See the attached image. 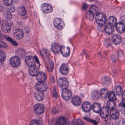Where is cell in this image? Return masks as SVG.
Masks as SVG:
<instances>
[{"instance_id": "cell-1", "label": "cell", "mask_w": 125, "mask_h": 125, "mask_svg": "<svg viewBox=\"0 0 125 125\" xmlns=\"http://www.w3.org/2000/svg\"><path fill=\"white\" fill-rule=\"evenodd\" d=\"M96 22L100 26L104 25L107 22L106 16L102 13H99L97 14L96 16Z\"/></svg>"}, {"instance_id": "cell-2", "label": "cell", "mask_w": 125, "mask_h": 125, "mask_svg": "<svg viewBox=\"0 0 125 125\" xmlns=\"http://www.w3.org/2000/svg\"><path fill=\"white\" fill-rule=\"evenodd\" d=\"M54 26L57 29L61 30L65 27V24L63 20L61 18H55L53 21Z\"/></svg>"}, {"instance_id": "cell-3", "label": "cell", "mask_w": 125, "mask_h": 125, "mask_svg": "<svg viewBox=\"0 0 125 125\" xmlns=\"http://www.w3.org/2000/svg\"><path fill=\"white\" fill-rule=\"evenodd\" d=\"M35 88L38 91L43 92L47 90L48 86L44 82H39L36 84Z\"/></svg>"}, {"instance_id": "cell-4", "label": "cell", "mask_w": 125, "mask_h": 125, "mask_svg": "<svg viewBox=\"0 0 125 125\" xmlns=\"http://www.w3.org/2000/svg\"><path fill=\"white\" fill-rule=\"evenodd\" d=\"M58 84L60 87L62 89H67L69 86V82L68 79L65 77H61L58 80Z\"/></svg>"}, {"instance_id": "cell-5", "label": "cell", "mask_w": 125, "mask_h": 125, "mask_svg": "<svg viewBox=\"0 0 125 125\" xmlns=\"http://www.w3.org/2000/svg\"><path fill=\"white\" fill-rule=\"evenodd\" d=\"M41 9L44 13L46 14L52 13L53 11V8L52 6L48 3L42 4L41 6Z\"/></svg>"}, {"instance_id": "cell-6", "label": "cell", "mask_w": 125, "mask_h": 125, "mask_svg": "<svg viewBox=\"0 0 125 125\" xmlns=\"http://www.w3.org/2000/svg\"><path fill=\"white\" fill-rule=\"evenodd\" d=\"M38 61L36 58L32 56H28L25 58V62L27 65L29 67L36 65Z\"/></svg>"}, {"instance_id": "cell-7", "label": "cell", "mask_w": 125, "mask_h": 125, "mask_svg": "<svg viewBox=\"0 0 125 125\" xmlns=\"http://www.w3.org/2000/svg\"><path fill=\"white\" fill-rule=\"evenodd\" d=\"M34 109L36 114L40 115L43 113L45 110V107L42 104H38L35 105Z\"/></svg>"}, {"instance_id": "cell-8", "label": "cell", "mask_w": 125, "mask_h": 125, "mask_svg": "<svg viewBox=\"0 0 125 125\" xmlns=\"http://www.w3.org/2000/svg\"><path fill=\"white\" fill-rule=\"evenodd\" d=\"M10 62L12 66L16 67L20 65L21 64V60L18 56H14L10 58Z\"/></svg>"}, {"instance_id": "cell-9", "label": "cell", "mask_w": 125, "mask_h": 125, "mask_svg": "<svg viewBox=\"0 0 125 125\" xmlns=\"http://www.w3.org/2000/svg\"><path fill=\"white\" fill-rule=\"evenodd\" d=\"M28 72L31 76H36L39 73V67L36 65L30 66L28 69Z\"/></svg>"}, {"instance_id": "cell-10", "label": "cell", "mask_w": 125, "mask_h": 125, "mask_svg": "<svg viewBox=\"0 0 125 125\" xmlns=\"http://www.w3.org/2000/svg\"><path fill=\"white\" fill-rule=\"evenodd\" d=\"M61 54L63 57H67L70 54V50L68 47H66L64 45H62L60 48Z\"/></svg>"}, {"instance_id": "cell-11", "label": "cell", "mask_w": 125, "mask_h": 125, "mask_svg": "<svg viewBox=\"0 0 125 125\" xmlns=\"http://www.w3.org/2000/svg\"><path fill=\"white\" fill-rule=\"evenodd\" d=\"M71 92V91L67 89L63 90L62 93V96L63 98L66 101L68 100L72 96Z\"/></svg>"}, {"instance_id": "cell-12", "label": "cell", "mask_w": 125, "mask_h": 125, "mask_svg": "<svg viewBox=\"0 0 125 125\" xmlns=\"http://www.w3.org/2000/svg\"><path fill=\"white\" fill-rule=\"evenodd\" d=\"M100 115L103 118H106L109 115V109L106 107H104L100 111Z\"/></svg>"}, {"instance_id": "cell-13", "label": "cell", "mask_w": 125, "mask_h": 125, "mask_svg": "<svg viewBox=\"0 0 125 125\" xmlns=\"http://www.w3.org/2000/svg\"><path fill=\"white\" fill-rule=\"evenodd\" d=\"M14 35L16 39L21 40L24 37V33L20 29H17L14 33Z\"/></svg>"}, {"instance_id": "cell-14", "label": "cell", "mask_w": 125, "mask_h": 125, "mask_svg": "<svg viewBox=\"0 0 125 125\" xmlns=\"http://www.w3.org/2000/svg\"><path fill=\"white\" fill-rule=\"evenodd\" d=\"M69 123L68 118L65 117H62L58 119L56 123V125H66L68 124Z\"/></svg>"}, {"instance_id": "cell-15", "label": "cell", "mask_w": 125, "mask_h": 125, "mask_svg": "<svg viewBox=\"0 0 125 125\" xmlns=\"http://www.w3.org/2000/svg\"><path fill=\"white\" fill-rule=\"evenodd\" d=\"M37 80L39 82H45L47 80L46 74L43 72H39L36 76Z\"/></svg>"}, {"instance_id": "cell-16", "label": "cell", "mask_w": 125, "mask_h": 125, "mask_svg": "<svg viewBox=\"0 0 125 125\" xmlns=\"http://www.w3.org/2000/svg\"><path fill=\"white\" fill-rule=\"evenodd\" d=\"M60 71L63 75L67 74L69 71V68L68 65L65 63L62 64L60 68Z\"/></svg>"}, {"instance_id": "cell-17", "label": "cell", "mask_w": 125, "mask_h": 125, "mask_svg": "<svg viewBox=\"0 0 125 125\" xmlns=\"http://www.w3.org/2000/svg\"><path fill=\"white\" fill-rule=\"evenodd\" d=\"M120 114L118 110L115 109L111 110L110 112V116L111 118L114 120L117 119L119 118Z\"/></svg>"}, {"instance_id": "cell-18", "label": "cell", "mask_w": 125, "mask_h": 125, "mask_svg": "<svg viewBox=\"0 0 125 125\" xmlns=\"http://www.w3.org/2000/svg\"><path fill=\"white\" fill-rule=\"evenodd\" d=\"M112 40L113 43L116 45L119 44L121 41V38L120 36L117 34H115L113 36Z\"/></svg>"}, {"instance_id": "cell-19", "label": "cell", "mask_w": 125, "mask_h": 125, "mask_svg": "<svg viewBox=\"0 0 125 125\" xmlns=\"http://www.w3.org/2000/svg\"><path fill=\"white\" fill-rule=\"evenodd\" d=\"M92 108L91 104L90 102H85L83 104L82 108L84 111L86 112L90 111Z\"/></svg>"}, {"instance_id": "cell-20", "label": "cell", "mask_w": 125, "mask_h": 125, "mask_svg": "<svg viewBox=\"0 0 125 125\" xmlns=\"http://www.w3.org/2000/svg\"><path fill=\"white\" fill-rule=\"evenodd\" d=\"M116 29L118 32L120 33H123L125 31V26L122 22H119L116 25Z\"/></svg>"}, {"instance_id": "cell-21", "label": "cell", "mask_w": 125, "mask_h": 125, "mask_svg": "<svg viewBox=\"0 0 125 125\" xmlns=\"http://www.w3.org/2000/svg\"><path fill=\"white\" fill-rule=\"evenodd\" d=\"M35 97L38 101L41 102L44 99V95L42 92L38 91L35 93Z\"/></svg>"}, {"instance_id": "cell-22", "label": "cell", "mask_w": 125, "mask_h": 125, "mask_svg": "<svg viewBox=\"0 0 125 125\" xmlns=\"http://www.w3.org/2000/svg\"><path fill=\"white\" fill-rule=\"evenodd\" d=\"M60 46L58 44L54 43L52 46V50L54 53L57 54L59 53L60 51Z\"/></svg>"}, {"instance_id": "cell-23", "label": "cell", "mask_w": 125, "mask_h": 125, "mask_svg": "<svg viewBox=\"0 0 125 125\" xmlns=\"http://www.w3.org/2000/svg\"><path fill=\"white\" fill-rule=\"evenodd\" d=\"M92 109L94 112L96 113H99L101 109V106L98 103H95L93 104Z\"/></svg>"}, {"instance_id": "cell-24", "label": "cell", "mask_w": 125, "mask_h": 125, "mask_svg": "<svg viewBox=\"0 0 125 125\" xmlns=\"http://www.w3.org/2000/svg\"><path fill=\"white\" fill-rule=\"evenodd\" d=\"M72 102L75 106H79L81 104V100L79 96H75L73 97L72 100Z\"/></svg>"}, {"instance_id": "cell-25", "label": "cell", "mask_w": 125, "mask_h": 125, "mask_svg": "<svg viewBox=\"0 0 125 125\" xmlns=\"http://www.w3.org/2000/svg\"><path fill=\"white\" fill-rule=\"evenodd\" d=\"M104 31L107 34H111L113 32L114 29L113 27L108 23L104 27Z\"/></svg>"}, {"instance_id": "cell-26", "label": "cell", "mask_w": 125, "mask_h": 125, "mask_svg": "<svg viewBox=\"0 0 125 125\" xmlns=\"http://www.w3.org/2000/svg\"><path fill=\"white\" fill-rule=\"evenodd\" d=\"M2 29L3 32L7 33H9L10 32L11 28L8 24L5 23V24H3L2 25Z\"/></svg>"}, {"instance_id": "cell-27", "label": "cell", "mask_w": 125, "mask_h": 125, "mask_svg": "<svg viewBox=\"0 0 125 125\" xmlns=\"http://www.w3.org/2000/svg\"><path fill=\"white\" fill-rule=\"evenodd\" d=\"M109 24L112 26L113 27H115L117 24V20L115 17L113 16H111L109 17L108 19Z\"/></svg>"}, {"instance_id": "cell-28", "label": "cell", "mask_w": 125, "mask_h": 125, "mask_svg": "<svg viewBox=\"0 0 125 125\" xmlns=\"http://www.w3.org/2000/svg\"><path fill=\"white\" fill-rule=\"evenodd\" d=\"M85 17L90 21H93L94 18V14L93 12L91 11H89L86 12L85 14Z\"/></svg>"}, {"instance_id": "cell-29", "label": "cell", "mask_w": 125, "mask_h": 125, "mask_svg": "<svg viewBox=\"0 0 125 125\" xmlns=\"http://www.w3.org/2000/svg\"><path fill=\"white\" fill-rule=\"evenodd\" d=\"M17 12L19 15L21 16H25L27 13V11L24 7L22 6L19 7L17 10Z\"/></svg>"}, {"instance_id": "cell-30", "label": "cell", "mask_w": 125, "mask_h": 125, "mask_svg": "<svg viewBox=\"0 0 125 125\" xmlns=\"http://www.w3.org/2000/svg\"><path fill=\"white\" fill-rule=\"evenodd\" d=\"M47 65L48 71L50 72L52 71L54 68V63L52 61L50 60H48L47 61Z\"/></svg>"}, {"instance_id": "cell-31", "label": "cell", "mask_w": 125, "mask_h": 125, "mask_svg": "<svg viewBox=\"0 0 125 125\" xmlns=\"http://www.w3.org/2000/svg\"><path fill=\"white\" fill-rule=\"evenodd\" d=\"M107 107L109 109L112 110L115 109V103L112 100H109L107 102Z\"/></svg>"}, {"instance_id": "cell-32", "label": "cell", "mask_w": 125, "mask_h": 125, "mask_svg": "<svg viewBox=\"0 0 125 125\" xmlns=\"http://www.w3.org/2000/svg\"><path fill=\"white\" fill-rule=\"evenodd\" d=\"M6 58V55L5 52L0 50V63L4 62Z\"/></svg>"}, {"instance_id": "cell-33", "label": "cell", "mask_w": 125, "mask_h": 125, "mask_svg": "<svg viewBox=\"0 0 125 125\" xmlns=\"http://www.w3.org/2000/svg\"><path fill=\"white\" fill-rule=\"evenodd\" d=\"M101 96L102 98H106L107 97L108 95V91L107 89L105 88H103L101 90Z\"/></svg>"}, {"instance_id": "cell-34", "label": "cell", "mask_w": 125, "mask_h": 125, "mask_svg": "<svg viewBox=\"0 0 125 125\" xmlns=\"http://www.w3.org/2000/svg\"><path fill=\"white\" fill-rule=\"evenodd\" d=\"M3 2L5 5L8 6L12 5L13 3L16 4L18 0H3Z\"/></svg>"}, {"instance_id": "cell-35", "label": "cell", "mask_w": 125, "mask_h": 125, "mask_svg": "<svg viewBox=\"0 0 125 125\" xmlns=\"http://www.w3.org/2000/svg\"><path fill=\"white\" fill-rule=\"evenodd\" d=\"M115 91L116 95L118 96L120 95L122 93V88L120 85H116L115 87Z\"/></svg>"}, {"instance_id": "cell-36", "label": "cell", "mask_w": 125, "mask_h": 125, "mask_svg": "<svg viewBox=\"0 0 125 125\" xmlns=\"http://www.w3.org/2000/svg\"><path fill=\"white\" fill-rule=\"evenodd\" d=\"M71 124H73V125H83L84 124L82 120L77 119L73 120Z\"/></svg>"}, {"instance_id": "cell-37", "label": "cell", "mask_w": 125, "mask_h": 125, "mask_svg": "<svg viewBox=\"0 0 125 125\" xmlns=\"http://www.w3.org/2000/svg\"><path fill=\"white\" fill-rule=\"evenodd\" d=\"M3 16L5 19L8 20H10L12 18V15L8 11L4 13Z\"/></svg>"}, {"instance_id": "cell-38", "label": "cell", "mask_w": 125, "mask_h": 125, "mask_svg": "<svg viewBox=\"0 0 125 125\" xmlns=\"http://www.w3.org/2000/svg\"><path fill=\"white\" fill-rule=\"evenodd\" d=\"M15 9L16 8L15 6L13 4L8 6L6 8L7 11L10 13H14L15 11Z\"/></svg>"}, {"instance_id": "cell-39", "label": "cell", "mask_w": 125, "mask_h": 125, "mask_svg": "<svg viewBox=\"0 0 125 125\" xmlns=\"http://www.w3.org/2000/svg\"><path fill=\"white\" fill-rule=\"evenodd\" d=\"M16 54L19 57H24L25 55V52L24 50L21 49L17 50L16 52Z\"/></svg>"}, {"instance_id": "cell-40", "label": "cell", "mask_w": 125, "mask_h": 125, "mask_svg": "<svg viewBox=\"0 0 125 125\" xmlns=\"http://www.w3.org/2000/svg\"><path fill=\"white\" fill-rule=\"evenodd\" d=\"M108 95L109 98L110 100L113 101L116 100V97L115 96V94L113 91H111L110 92Z\"/></svg>"}, {"instance_id": "cell-41", "label": "cell", "mask_w": 125, "mask_h": 125, "mask_svg": "<svg viewBox=\"0 0 125 125\" xmlns=\"http://www.w3.org/2000/svg\"><path fill=\"white\" fill-rule=\"evenodd\" d=\"M119 109L122 114H125V104L122 102L119 105Z\"/></svg>"}, {"instance_id": "cell-42", "label": "cell", "mask_w": 125, "mask_h": 125, "mask_svg": "<svg viewBox=\"0 0 125 125\" xmlns=\"http://www.w3.org/2000/svg\"><path fill=\"white\" fill-rule=\"evenodd\" d=\"M102 82L104 84L108 85L110 83V80L109 77H104L102 79Z\"/></svg>"}, {"instance_id": "cell-43", "label": "cell", "mask_w": 125, "mask_h": 125, "mask_svg": "<svg viewBox=\"0 0 125 125\" xmlns=\"http://www.w3.org/2000/svg\"><path fill=\"white\" fill-rule=\"evenodd\" d=\"M7 40L9 41L11 43H12L15 46H17L18 45V43H17L16 42L14 41L13 40H12V39L10 38H7Z\"/></svg>"}, {"instance_id": "cell-44", "label": "cell", "mask_w": 125, "mask_h": 125, "mask_svg": "<svg viewBox=\"0 0 125 125\" xmlns=\"http://www.w3.org/2000/svg\"><path fill=\"white\" fill-rule=\"evenodd\" d=\"M8 46L6 44L2 42H0V48H7Z\"/></svg>"}, {"instance_id": "cell-45", "label": "cell", "mask_w": 125, "mask_h": 125, "mask_svg": "<svg viewBox=\"0 0 125 125\" xmlns=\"http://www.w3.org/2000/svg\"><path fill=\"white\" fill-rule=\"evenodd\" d=\"M30 125H39V123L38 120H33L31 122Z\"/></svg>"}, {"instance_id": "cell-46", "label": "cell", "mask_w": 125, "mask_h": 125, "mask_svg": "<svg viewBox=\"0 0 125 125\" xmlns=\"http://www.w3.org/2000/svg\"><path fill=\"white\" fill-rule=\"evenodd\" d=\"M122 99L124 101L125 100V91H124L123 94H122Z\"/></svg>"}, {"instance_id": "cell-47", "label": "cell", "mask_w": 125, "mask_h": 125, "mask_svg": "<svg viewBox=\"0 0 125 125\" xmlns=\"http://www.w3.org/2000/svg\"><path fill=\"white\" fill-rule=\"evenodd\" d=\"M2 34L1 31H0V40L2 39Z\"/></svg>"}, {"instance_id": "cell-48", "label": "cell", "mask_w": 125, "mask_h": 125, "mask_svg": "<svg viewBox=\"0 0 125 125\" xmlns=\"http://www.w3.org/2000/svg\"><path fill=\"white\" fill-rule=\"evenodd\" d=\"M87 0L89 1V2H93V1H94V0Z\"/></svg>"}, {"instance_id": "cell-49", "label": "cell", "mask_w": 125, "mask_h": 125, "mask_svg": "<svg viewBox=\"0 0 125 125\" xmlns=\"http://www.w3.org/2000/svg\"><path fill=\"white\" fill-rule=\"evenodd\" d=\"M1 19H0V23H1Z\"/></svg>"}]
</instances>
